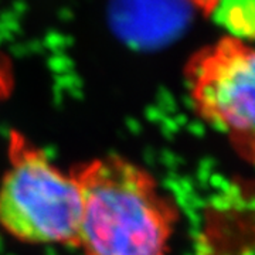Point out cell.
Wrapping results in <instances>:
<instances>
[{"label": "cell", "mask_w": 255, "mask_h": 255, "mask_svg": "<svg viewBox=\"0 0 255 255\" xmlns=\"http://www.w3.org/2000/svg\"><path fill=\"white\" fill-rule=\"evenodd\" d=\"M82 211L77 247L85 255H167L177 207L150 174L117 155L77 167Z\"/></svg>", "instance_id": "cell-1"}, {"label": "cell", "mask_w": 255, "mask_h": 255, "mask_svg": "<svg viewBox=\"0 0 255 255\" xmlns=\"http://www.w3.org/2000/svg\"><path fill=\"white\" fill-rule=\"evenodd\" d=\"M10 167L0 184V226L31 244L75 246L82 196L74 173H64L18 132L10 133Z\"/></svg>", "instance_id": "cell-2"}, {"label": "cell", "mask_w": 255, "mask_h": 255, "mask_svg": "<svg viewBox=\"0 0 255 255\" xmlns=\"http://www.w3.org/2000/svg\"><path fill=\"white\" fill-rule=\"evenodd\" d=\"M255 51L251 41L224 34L196 50L184 78L196 112L227 133L240 153H254Z\"/></svg>", "instance_id": "cell-3"}, {"label": "cell", "mask_w": 255, "mask_h": 255, "mask_svg": "<svg viewBox=\"0 0 255 255\" xmlns=\"http://www.w3.org/2000/svg\"><path fill=\"white\" fill-rule=\"evenodd\" d=\"M228 34L247 41L254 38V0H221L213 16Z\"/></svg>", "instance_id": "cell-4"}, {"label": "cell", "mask_w": 255, "mask_h": 255, "mask_svg": "<svg viewBox=\"0 0 255 255\" xmlns=\"http://www.w3.org/2000/svg\"><path fill=\"white\" fill-rule=\"evenodd\" d=\"M14 87V71L10 57L0 50V100L7 98Z\"/></svg>", "instance_id": "cell-5"}, {"label": "cell", "mask_w": 255, "mask_h": 255, "mask_svg": "<svg viewBox=\"0 0 255 255\" xmlns=\"http://www.w3.org/2000/svg\"><path fill=\"white\" fill-rule=\"evenodd\" d=\"M184 1H187L191 7L200 11L204 17H211L221 0H184Z\"/></svg>", "instance_id": "cell-6"}, {"label": "cell", "mask_w": 255, "mask_h": 255, "mask_svg": "<svg viewBox=\"0 0 255 255\" xmlns=\"http://www.w3.org/2000/svg\"><path fill=\"white\" fill-rule=\"evenodd\" d=\"M0 247H1V238H0Z\"/></svg>", "instance_id": "cell-7"}]
</instances>
